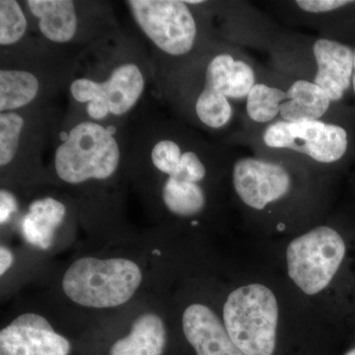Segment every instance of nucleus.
Returning a JSON list of instances; mask_svg holds the SVG:
<instances>
[{"mask_svg":"<svg viewBox=\"0 0 355 355\" xmlns=\"http://www.w3.org/2000/svg\"><path fill=\"white\" fill-rule=\"evenodd\" d=\"M345 254L342 236L329 226H318L287 248L289 277L304 293L314 295L330 284Z\"/></svg>","mask_w":355,"mask_h":355,"instance_id":"9b49d317","label":"nucleus"},{"mask_svg":"<svg viewBox=\"0 0 355 355\" xmlns=\"http://www.w3.org/2000/svg\"><path fill=\"white\" fill-rule=\"evenodd\" d=\"M167 343L164 321L153 312L133 321L130 333L112 345L110 355H162Z\"/></svg>","mask_w":355,"mask_h":355,"instance_id":"a211bd4d","label":"nucleus"},{"mask_svg":"<svg viewBox=\"0 0 355 355\" xmlns=\"http://www.w3.org/2000/svg\"><path fill=\"white\" fill-rule=\"evenodd\" d=\"M202 3V0L127 1L130 15L140 31L172 62L171 72L218 40Z\"/></svg>","mask_w":355,"mask_h":355,"instance_id":"39448f33","label":"nucleus"},{"mask_svg":"<svg viewBox=\"0 0 355 355\" xmlns=\"http://www.w3.org/2000/svg\"><path fill=\"white\" fill-rule=\"evenodd\" d=\"M270 4L291 25L305 26L327 37L349 44L355 40V1L293 0Z\"/></svg>","mask_w":355,"mask_h":355,"instance_id":"ddd939ff","label":"nucleus"},{"mask_svg":"<svg viewBox=\"0 0 355 355\" xmlns=\"http://www.w3.org/2000/svg\"><path fill=\"white\" fill-rule=\"evenodd\" d=\"M223 144L284 159L310 169L335 167L355 155V127L330 121H275L254 133L236 132Z\"/></svg>","mask_w":355,"mask_h":355,"instance_id":"f03ea898","label":"nucleus"},{"mask_svg":"<svg viewBox=\"0 0 355 355\" xmlns=\"http://www.w3.org/2000/svg\"><path fill=\"white\" fill-rule=\"evenodd\" d=\"M279 304L275 294L261 284L231 292L223 307V324L244 355H272L277 343Z\"/></svg>","mask_w":355,"mask_h":355,"instance_id":"1a4fd4ad","label":"nucleus"},{"mask_svg":"<svg viewBox=\"0 0 355 355\" xmlns=\"http://www.w3.org/2000/svg\"><path fill=\"white\" fill-rule=\"evenodd\" d=\"M268 55L270 69L316 84L331 101L349 106L347 102L352 94L354 44L282 30Z\"/></svg>","mask_w":355,"mask_h":355,"instance_id":"20e7f679","label":"nucleus"},{"mask_svg":"<svg viewBox=\"0 0 355 355\" xmlns=\"http://www.w3.org/2000/svg\"><path fill=\"white\" fill-rule=\"evenodd\" d=\"M345 355H355V349L350 350V352H347Z\"/></svg>","mask_w":355,"mask_h":355,"instance_id":"393cba45","label":"nucleus"},{"mask_svg":"<svg viewBox=\"0 0 355 355\" xmlns=\"http://www.w3.org/2000/svg\"><path fill=\"white\" fill-rule=\"evenodd\" d=\"M14 263V254L12 251L8 247L2 245L0 247V275L3 277L4 275L12 266Z\"/></svg>","mask_w":355,"mask_h":355,"instance_id":"5701e85b","label":"nucleus"},{"mask_svg":"<svg viewBox=\"0 0 355 355\" xmlns=\"http://www.w3.org/2000/svg\"><path fill=\"white\" fill-rule=\"evenodd\" d=\"M330 121L355 127V110L336 104L316 84L261 65L245 103L239 132L250 135L275 121Z\"/></svg>","mask_w":355,"mask_h":355,"instance_id":"7ed1b4c3","label":"nucleus"},{"mask_svg":"<svg viewBox=\"0 0 355 355\" xmlns=\"http://www.w3.org/2000/svg\"><path fill=\"white\" fill-rule=\"evenodd\" d=\"M354 74H352V94H350V98H352V108L355 110V46H354Z\"/></svg>","mask_w":355,"mask_h":355,"instance_id":"b1692460","label":"nucleus"},{"mask_svg":"<svg viewBox=\"0 0 355 355\" xmlns=\"http://www.w3.org/2000/svg\"><path fill=\"white\" fill-rule=\"evenodd\" d=\"M210 17L218 22L214 28L218 40L239 46H249L268 53L282 28L265 13L246 1H203ZM216 34V38H217Z\"/></svg>","mask_w":355,"mask_h":355,"instance_id":"f8f14e48","label":"nucleus"},{"mask_svg":"<svg viewBox=\"0 0 355 355\" xmlns=\"http://www.w3.org/2000/svg\"><path fill=\"white\" fill-rule=\"evenodd\" d=\"M99 77L81 74L69 84L72 99L84 105L91 120L104 123L110 116L121 118L132 111L144 97L147 85L146 69L139 60L119 58Z\"/></svg>","mask_w":355,"mask_h":355,"instance_id":"6e6552de","label":"nucleus"},{"mask_svg":"<svg viewBox=\"0 0 355 355\" xmlns=\"http://www.w3.org/2000/svg\"><path fill=\"white\" fill-rule=\"evenodd\" d=\"M182 324L187 340L198 355H244L220 319L207 305L196 303L187 307Z\"/></svg>","mask_w":355,"mask_h":355,"instance_id":"dca6fc26","label":"nucleus"},{"mask_svg":"<svg viewBox=\"0 0 355 355\" xmlns=\"http://www.w3.org/2000/svg\"><path fill=\"white\" fill-rule=\"evenodd\" d=\"M27 14L16 0L0 1V44L10 48L19 44L27 35Z\"/></svg>","mask_w":355,"mask_h":355,"instance_id":"412c9836","label":"nucleus"},{"mask_svg":"<svg viewBox=\"0 0 355 355\" xmlns=\"http://www.w3.org/2000/svg\"><path fill=\"white\" fill-rule=\"evenodd\" d=\"M44 92L41 76L28 67L0 69V113L20 111L33 106Z\"/></svg>","mask_w":355,"mask_h":355,"instance_id":"6ab92c4d","label":"nucleus"},{"mask_svg":"<svg viewBox=\"0 0 355 355\" xmlns=\"http://www.w3.org/2000/svg\"><path fill=\"white\" fill-rule=\"evenodd\" d=\"M161 200L170 214L181 218L200 216L207 205V191L202 184L170 179L163 180Z\"/></svg>","mask_w":355,"mask_h":355,"instance_id":"aec40b11","label":"nucleus"},{"mask_svg":"<svg viewBox=\"0 0 355 355\" xmlns=\"http://www.w3.org/2000/svg\"><path fill=\"white\" fill-rule=\"evenodd\" d=\"M142 270L125 258L77 259L65 270L62 291L71 302L91 309L127 304L142 284Z\"/></svg>","mask_w":355,"mask_h":355,"instance_id":"0eeeda50","label":"nucleus"},{"mask_svg":"<svg viewBox=\"0 0 355 355\" xmlns=\"http://www.w3.org/2000/svg\"><path fill=\"white\" fill-rule=\"evenodd\" d=\"M53 153V167L62 183L79 186L105 182L121 167L123 148L114 130L84 116L62 132Z\"/></svg>","mask_w":355,"mask_h":355,"instance_id":"423d86ee","label":"nucleus"},{"mask_svg":"<svg viewBox=\"0 0 355 355\" xmlns=\"http://www.w3.org/2000/svg\"><path fill=\"white\" fill-rule=\"evenodd\" d=\"M71 345L37 313H23L0 331V355H69Z\"/></svg>","mask_w":355,"mask_h":355,"instance_id":"4468645a","label":"nucleus"},{"mask_svg":"<svg viewBox=\"0 0 355 355\" xmlns=\"http://www.w3.org/2000/svg\"><path fill=\"white\" fill-rule=\"evenodd\" d=\"M25 6L36 19L40 34L50 43L73 44L83 36V3L71 0H28Z\"/></svg>","mask_w":355,"mask_h":355,"instance_id":"2eb2a0df","label":"nucleus"},{"mask_svg":"<svg viewBox=\"0 0 355 355\" xmlns=\"http://www.w3.org/2000/svg\"><path fill=\"white\" fill-rule=\"evenodd\" d=\"M239 155L234 156L231 163V184L245 207L266 211L291 197L295 188L296 173L303 165L251 151Z\"/></svg>","mask_w":355,"mask_h":355,"instance_id":"9d476101","label":"nucleus"},{"mask_svg":"<svg viewBox=\"0 0 355 355\" xmlns=\"http://www.w3.org/2000/svg\"><path fill=\"white\" fill-rule=\"evenodd\" d=\"M67 212L64 203L55 198L44 197L33 200L21 221L23 237L40 250L50 249Z\"/></svg>","mask_w":355,"mask_h":355,"instance_id":"f3484780","label":"nucleus"},{"mask_svg":"<svg viewBox=\"0 0 355 355\" xmlns=\"http://www.w3.org/2000/svg\"><path fill=\"white\" fill-rule=\"evenodd\" d=\"M18 210V202L13 193L1 189L0 191V223H7Z\"/></svg>","mask_w":355,"mask_h":355,"instance_id":"4be33fe9","label":"nucleus"},{"mask_svg":"<svg viewBox=\"0 0 355 355\" xmlns=\"http://www.w3.org/2000/svg\"><path fill=\"white\" fill-rule=\"evenodd\" d=\"M260 69L241 48L216 40L170 73L169 92L193 127L214 135L229 133V139L236 125L241 128L245 103Z\"/></svg>","mask_w":355,"mask_h":355,"instance_id":"f257e3e1","label":"nucleus"}]
</instances>
